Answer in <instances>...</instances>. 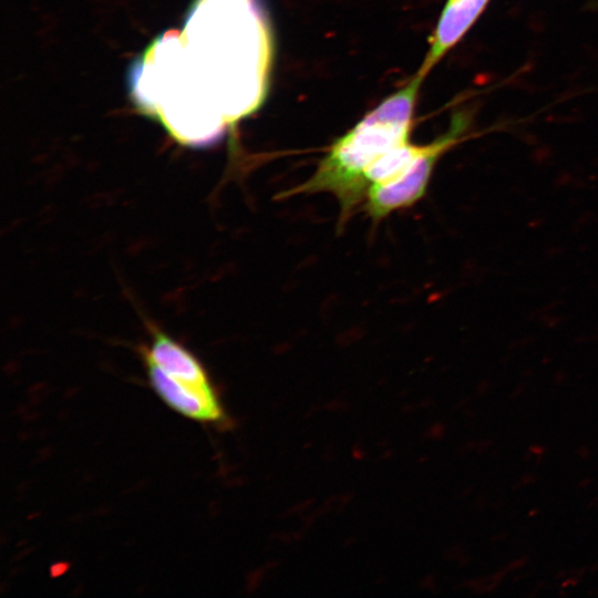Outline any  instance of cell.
<instances>
[{"label": "cell", "mask_w": 598, "mask_h": 598, "mask_svg": "<svg viewBox=\"0 0 598 598\" xmlns=\"http://www.w3.org/2000/svg\"><path fill=\"white\" fill-rule=\"evenodd\" d=\"M271 59L259 0H196L182 32L165 33L135 63L132 93L177 142L208 146L262 102Z\"/></svg>", "instance_id": "obj_1"}, {"label": "cell", "mask_w": 598, "mask_h": 598, "mask_svg": "<svg viewBox=\"0 0 598 598\" xmlns=\"http://www.w3.org/2000/svg\"><path fill=\"white\" fill-rule=\"evenodd\" d=\"M417 74L334 141L313 174L286 196L327 192L339 202L341 227L365 200L369 169L392 150L410 142L421 83Z\"/></svg>", "instance_id": "obj_2"}, {"label": "cell", "mask_w": 598, "mask_h": 598, "mask_svg": "<svg viewBox=\"0 0 598 598\" xmlns=\"http://www.w3.org/2000/svg\"><path fill=\"white\" fill-rule=\"evenodd\" d=\"M470 121L468 112L455 113L447 131L424 145L422 154L404 176L394 183L369 188L363 205L369 216L373 220H380L422 199L436 163L443 154L461 142Z\"/></svg>", "instance_id": "obj_3"}, {"label": "cell", "mask_w": 598, "mask_h": 598, "mask_svg": "<svg viewBox=\"0 0 598 598\" xmlns=\"http://www.w3.org/2000/svg\"><path fill=\"white\" fill-rule=\"evenodd\" d=\"M142 357L153 390L169 408L195 421L225 422V411L214 385L202 388L185 383L167 374L151 359Z\"/></svg>", "instance_id": "obj_4"}, {"label": "cell", "mask_w": 598, "mask_h": 598, "mask_svg": "<svg viewBox=\"0 0 598 598\" xmlns=\"http://www.w3.org/2000/svg\"><path fill=\"white\" fill-rule=\"evenodd\" d=\"M489 0H447L437 21L429 51L417 75L424 79L437 62L464 37Z\"/></svg>", "instance_id": "obj_5"}, {"label": "cell", "mask_w": 598, "mask_h": 598, "mask_svg": "<svg viewBox=\"0 0 598 598\" xmlns=\"http://www.w3.org/2000/svg\"><path fill=\"white\" fill-rule=\"evenodd\" d=\"M151 332V344L142 348V355L179 381L202 388L213 386L205 368L189 350L161 329L153 328Z\"/></svg>", "instance_id": "obj_6"}]
</instances>
